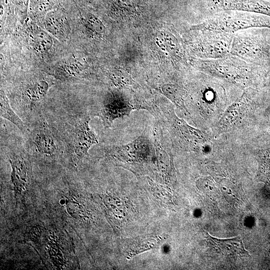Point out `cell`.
<instances>
[{
  "instance_id": "obj_17",
  "label": "cell",
  "mask_w": 270,
  "mask_h": 270,
  "mask_svg": "<svg viewBox=\"0 0 270 270\" xmlns=\"http://www.w3.org/2000/svg\"><path fill=\"white\" fill-rule=\"evenodd\" d=\"M162 94L184 114H190L186 106L188 92L177 84H166L160 86Z\"/></svg>"
},
{
  "instance_id": "obj_13",
  "label": "cell",
  "mask_w": 270,
  "mask_h": 270,
  "mask_svg": "<svg viewBox=\"0 0 270 270\" xmlns=\"http://www.w3.org/2000/svg\"><path fill=\"white\" fill-rule=\"evenodd\" d=\"M152 139L156 154V162L158 171L165 178L170 179L174 174L172 156L170 150L162 136L155 134Z\"/></svg>"
},
{
  "instance_id": "obj_26",
  "label": "cell",
  "mask_w": 270,
  "mask_h": 270,
  "mask_svg": "<svg viewBox=\"0 0 270 270\" xmlns=\"http://www.w3.org/2000/svg\"><path fill=\"white\" fill-rule=\"evenodd\" d=\"M77 1H79L81 2H88V1H89L90 0H76Z\"/></svg>"
},
{
  "instance_id": "obj_16",
  "label": "cell",
  "mask_w": 270,
  "mask_h": 270,
  "mask_svg": "<svg viewBox=\"0 0 270 270\" xmlns=\"http://www.w3.org/2000/svg\"><path fill=\"white\" fill-rule=\"evenodd\" d=\"M32 142L36 151L42 155L54 156L58 150L53 135L44 126L35 130L32 134Z\"/></svg>"
},
{
  "instance_id": "obj_19",
  "label": "cell",
  "mask_w": 270,
  "mask_h": 270,
  "mask_svg": "<svg viewBox=\"0 0 270 270\" xmlns=\"http://www.w3.org/2000/svg\"><path fill=\"white\" fill-rule=\"evenodd\" d=\"M48 82L45 80L36 82L27 86L24 92V98L30 108H33L46 95L49 88Z\"/></svg>"
},
{
  "instance_id": "obj_7",
  "label": "cell",
  "mask_w": 270,
  "mask_h": 270,
  "mask_svg": "<svg viewBox=\"0 0 270 270\" xmlns=\"http://www.w3.org/2000/svg\"><path fill=\"white\" fill-rule=\"evenodd\" d=\"M157 106L144 100H133L123 94L112 92L104 97L100 106L98 116L104 126L110 128L114 122L128 116L134 110H146L152 115Z\"/></svg>"
},
{
  "instance_id": "obj_18",
  "label": "cell",
  "mask_w": 270,
  "mask_h": 270,
  "mask_svg": "<svg viewBox=\"0 0 270 270\" xmlns=\"http://www.w3.org/2000/svg\"><path fill=\"white\" fill-rule=\"evenodd\" d=\"M48 237L47 238L48 241L44 242L46 243L45 245L46 254L48 256L50 260L54 267L58 269H63L66 268V254L64 248V246L60 245L62 242L58 238V240H56V237H50L49 234H47Z\"/></svg>"
},
{
  "instance_id": "obj_5",
  "label": "cell",
  "mask_w": 270,
  "mask_h": 270,
  "mask_svg": "<svg viewBox=\"0 0 270 270\" xmlns=\"http://www.w3.org/2000/svg\"><path fill=\"white\" fill-rule=\"evenodd\" d=\"M254 28L234 34L230 54L250 63L270 68V40Z\"/></svg>"
},
{
  "instance_id": "obj_20",
  "label": "cell",
  "mask_w": 270,
  "mask_h": 270,
  "mask_svg": "<svg viewBox=\"0 0 270 270\" xmlns=\"http://www.w3.org/2000/svg\"><path fill=\"white\" fill-rule=\"evenodd\" d=\"M0 116L14 124L22 132H26L24 122L12 109L6 96L2 92L0 94Z\"/></svg>"
},
{
  "instance_id": "obj_15",
  "label": "cell",
  "mask_w": 270,
  "mask_h": 270,
  "mask_svg": "<svg viewBox=\"0 0 270 270\" xmlns=\"http://www.w3.org/2000/svg\"><path fill=\"white\" fill-rule=\"evenodd\" d=\"M44 25L50 32L60 39H66L70 34L66 12L64 8H57L46 16Z\"/></svg>"
},
{
  "instance_id": "obj_22",
  "label": "cell",
  "mask_w": 270,
  "mask_h": 270,
  "mask_svg": "<svg viewBox=\"0 0 270 270\" xmlns=\"http://www.w3.org/2000/svg\"><path fill=\"white\" fill-rule=\"evenodd\" d=\"M58 0H30V8L34 13L42 14L52 10Z\"/></svg>"
},
{
  "instance_id": "obj_24",
  "label": "cell",
  "mask_w": 270,
  "mask_h": 270,
  "mask_svg": "<svg viewBox=\"0 0 270 270\" xmlns=\"http://www.w3.org/2000/svg\"><path fill=\"white\" fill-rule=\"evenodd\" d=\"M86 21L92 29L98 33H102L104 31V26L101 22L94 16L91 14L86 15Z\"/></svg>"
},
{
  "instance_id": "obj_8",
  "label": "cell",
  "mask_w": 270,
  "mask_h": 270,
  "mask_svg": "<svg viewBox=\"0 0 270 270\" xmlns=\"http://www.w3.org/2000/svg\"><path fill=\"white\" fill-rule=\"evenodd\" d=\"M255 95L256 90L254 88L244 89L240 96L225 109L212 128L214 134H224L244 124L248 119Z\"/></svg>"
},
{
  "instance_id": "obj_6",
  "label": "cell",
  "mask_w": 270,
  "mask_h": 270,
  "mask_svg": "<svg viewBox=\"0 0 270 270\" xmlns=\"http://www.w3.org/2000/svg\"><path fill=\"white\" fill-rule=\"evenodd\" d=\"M106 155L121 162L134 165L156 162L154 143L148 128L132 142L106 148Z\"/></svg>"
},
{
  "instance_id": "obj_11",
  "label": "cell",
  "mask_w": 270,
  "mask_h": 270,
  "mask_svg": "<svg viewBox=\"0 0 270 270\" xmlns=\"http://www.w3.org/2000/svg\"><path fill=\"white\" fill-rule=\"evenodd\" d=\"M10 162L12 168L11 180L15 196L18 199L22 200L31 182L30 164L22 154H13L10 156Z\"/></svg>"
},
{
  "instance_id": "obj_2",
  "label": "cell",
  "mask_w": 270,
  "mask_h": 270,
  "mask_svg": "<svg viewBox=\"0 0 270 270\" xmlns=\"http://www.w3.org/2000/svg\"><path fill=\"white\" fill-rule=\"evenodd\" d=\"M222 80L203 72L196 90L194 96L186 102L194 103L202 124L213 128L226 108L227 96Z\"/></svg>"
},
{
  "instance_id": "obj_25",
  "label": "cell",
  "mask_w": 270,
  "mask_h": 270,
  "mask_svg": "<svg viewBox=\"0 0 270 270\" xmlns=\"http://www.w3.org/2000/svg\"><path fill=\"white\" fill-rule=\"evenodd\" d=\"M265 114L268 118H270V104L266 110Z\"/></svg>"
},
{
  "instance_id": "obj_10",
  "label": "cell",
  "mask_w": 270,
  "mask_h": 270,
  "mask_svg": "<svg viewBox=\"0 0 270 270\" xmlns=\"http://www.w3.org/2000/svg\"><path fill=\"white\" fill-rule=\"evenodd\" d=\"M89 116H84L77 120L70 133L72 158L78 164L88 154L90 148L98 143L94 132L91 130Z\"/></svg>"
},
{
  "instance_id": "obj_14",
  "label": "cell",
  "mask_w": 270,
  "mask_h": 270,
  "mask_svg": "<svg viewBox=\"0 0 270 270\" xmlns=\"http://www.w3.org/2000/svg\"><path fill=\"white\" fill-rule=\"evenodd\" d=\"M206 235L212 246L220 254L231 257L248 255V252L244 248V243L240 236L222 239L214 238L208 233H206Z\"/></svg>"
},
{
  "instance_id": "obj_27",
  "label": "cell",
  "mask_w": 270,
  "mask_h": 270,
  "mask_svg": "<svg viewBox=\"0 0 270 270\" xmlns=\"http://www.w3.org/2000/svg\"><path fill=\"white\" fill-rule=\"evenodd\" d=\"M266 0V1H268V2H270V0Z\"/></svg>"
},
{
  "instance_id": "obj_9",
  "label": "cell",
  "mask_w": 270,
  "mask_h": 270,
  "mask_svg": "<svg viewBox=\"0 0 270 270\" xmlns=\"http://www.w3.org/2000/svg\"><path fill=\"white\" fill-rule=\"evenodd\" d=\"M194 48L203 60L217 59L230 54L234 34L196 28Z\"/></svg>"
},
{
  "instance_id": "obj_21",
  "label": "cell",
  "mask_w": 270,
  "mask_h": 270,
  "mask_svg": "<svg viewBox=\"0 0 270 270\" xmlns=\"http://www.w3.org/2000/svg\"><path fill=\"white\" fill-rule=\"evenodd\" d=\"M34 46L40 52H44L50 50L52 45V40L46 31L39 29L34 34Z\"/></svg>"
},
{
  "instance_id": "obj_23",
  "label": "cell",
  "mask_w": 270,
  "mask_h": 270,
  "mask_svg": "<svg viewBox=\"0 0 270 270\" xmlns=\"http://www.w3.org/2000/svg\"><path fill=\"white\" fill-rule=\"evenodd\" d=\"M263 172L270 180V147L260 150L258 153Z\"/></svg>"
},
{
  "instance_id": "obj_4",
  "label": "cell",
  "mask_w": 270,
  "mask_h": 270,
  "mask_svg": "<svg viewBox=\"0 0 270 270\" xmlns=\"http://www.w3.org/2000/svg\"><path fill=\"white\" fill-rule=\"evenodd\" d=\"M196 28L230 34L252 28H270V17L243 11H220Z\"/></svg>"
},
{
  "instance_id": "obj_12",
  "label": "cell",
  "mask_w": 270,
  "mask_h": 270,
  "mask_svg": "<svg viewBox=\"0 0 270 270\" xmlns=\"http://www.w3.org/2000/svg\"><path fill=\"white\" fill-rule=\"evenodd\" d=\"M213 10H238L263 14L270 17V2L265 0H207Z\"/></svg>"
},
{
  "instance_id": "obj_3",
  "label": "cell",
  "mask_w": 270,
  "mask_h": 270,
  "mask_svg": "<svg viewBox=\"0 0 270 270\" xmlns=\"http://www.w3.org/2000/svg\"><path fill=\"white\" fill-rule=\"evenodd\" d=\"M160 110L156 118L165 124L174 144L178 148L204 152L213 148L211 139L206 131L192 126L180 118L172 108Z\"/></svg>"
},
{
  "instance_id": "obj_1",
  "label": "cell",
  "mask_w": 270,
  "mask_h": 270,
  "mask_svg": "<svg viewBox=\"0 0 270 270\" xmlns=\"http://www.w3.org/2000/svg\"><path fill=\"white\" fill-rule=\"evenodd\" d=\"M194 64L202 72L244 90L253 88L270 68L248 62L230 54L217 59H199Z\"/></svg>"
}]
</instances>
